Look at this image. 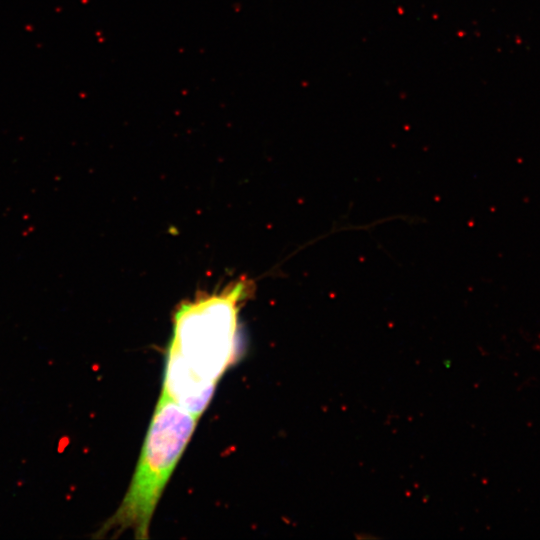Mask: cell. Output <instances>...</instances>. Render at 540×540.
Returning <instances> with one entry per match:
<instances>
[{
    "mask_svg": "<svg viewBox=\"0 0 540 540\" xmlns=\"http://www.w3.org/2000/svg\"><path fill=\"white\" fill-rule=\"evenodd\" d=\"M197 419L161 395L128 491L99 534H120L128 530L134 532L137 539L148 538L156 505L195 429Z\"/></svg>",
    "mask_w": 540,
    "mask_h": 540,
    "instance_id": "obj_1",
    "label": "cell"
},
{
    "mask_svg": "<svg viewBox=\"0 0 540 540\" xmlns=\"http://www.w3.org/2000/svg\"><path fill=\"white\" fill-rule=\"evenodd\" d=\"M247 288L238 282L220 293L186 302L175 313L168 347L208 381L217 383L236 358L238 313Z\"/></svg>",
    "mask_w": 540,
    "mask_h": 540,
    "instance_id": "obj_2",
    "label": "cell"
},
{
    "mask_svg": "<svg viewBox=\"0 0 540 540\" xmlns=\"http://www.w3.org/2000/svg\"><path fill=\"white\" fill-rule=\"evenodd\" d=\"M216 384L199 376L177 351L168 347L161 395L199 418L207 408Z\"/></svg>",
    "mask_w": 540,
    "mask_h": 540,
    "instance_id": "obj_3",
    "label": "cell"
}]
</instances>
